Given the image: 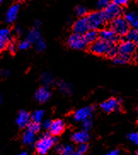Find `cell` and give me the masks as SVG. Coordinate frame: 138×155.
Masks as SVG:
<instances>
[{
  "instance_id": "obj_1",
  "label": "cell",
  "mask_w": 138,
  "mask_h": 155,
  "mask_svg": "<svg viewBox=\"0 0 138 155\" xmlns=\"http://www.w3.org/2000/svg\"><path fill=\"white\" fill-rule=\"evenodd\" d=\"M55 141H56V138L53 137V136H51V134L43 135L35 144V148L37 153L40 155H45L52 147V146H54Z\"/></svg>"
},
{
  "instance_id": "obj_2",
  "label": "cell",
  "mask_w": 138,
  "mask_h": 155,
  "mask_svg": "<svg viewBox=\"0 0 138 155\" xmlns=\"http://www.w3.org/2000/svg\"><path fill=\"white\" fill-rule=\"evenodd\" d=\"M110 29H112L117 35L124 36L130 30V26L123 16H118L111 21Z\"/></svg>"
},
{
  "instance_id": "obj_3",
  "label": "cell",
  "mask_w": 138,
  "mask_h": 155,
  "mask_svg": "<svg viewBox=\"0 0 138 155\" xmlns=\"http://www.w3.org/2000/svg\"><path fill=\"white\" fill-rule=\"evenodd\" d=\"M90 30H97L103 26L105 20L103 18L101 11H93L85 16Z\"/></svg>"
},
{
  "instance_id": "obj_4",
  "label": "cell",
  "mask_w": 138,
  "mask_h": 155,
  "mask_svg": "<svg viewBox=\"0 0 138 155\" xmlns=\"http://www.w3.org/2000/svg\"><path fill=\"white\" fill-rule=\"evenodd\" d=\"M113 45H114V44H110L106 41H103L101 39H97L96 41L90 44V50L91 53L95 54V55H108Z\"/></svg>"
},
{
  "instance_id": "obj_5",
  "label": "cell",
  "mask_w": 138,
  "mask_h": 155,
  "mask_svg": "<svg viewBox=\"0 0 138 155\" xmlns=\"http://www.w3.org/2000/svg\"><path fill=\"white\" fill-rule=\"evenodd\" d=\"M101 12L105 21H111L112 20L120 16L121 15V12H122V9L120 6L116 5L113 3H110L109 5H107L105 8H103V10Z\"/></svg>"
},
{
  "instance_id": "obj_6",
  "label": "cell",
  "mask_w": 138,
  "mask_h": 155,
  "mask_svg": "<svg viewBox=\"0 0 138 155\" xmlns=\"http://www.w3.org/2000/svg\"><path fill=\"white\" fill-rule=\"evenodd\" d=\"M67 44L72 49L74 50H83L87 45V44L84 39L83 35H79L76 33H73L69 36Z\"/></svg>"
},
{
  "instance_id": "obj_7",
  "label": "cell",
  "mask_w": 138,
  "mask_h": 155,
  "mask_svg": "<svg viewBox=\"0 0 138 155\" xmlns=\"http://www.w3.org/2000/svg\"><path fill=\"white\" fill-rule=\"evenodd\" d=\"M94 113V107L88 106L82 108H79L74 114V119L75 121L78 122H83L86 119L91 118L92 114Z\"/></svg>"
},
{
  "instance_id": "obj_8",
  "label": "cell",
  "mask_w": 138,
  "mask_h": 155,
  "mask_svg": "<svg viewBox=\"0 0 138 155\" xmlns=\"http://www.w3.org/2000/svg\"><path fill=\"white\" fill-rule=\"evenodd\" d=\"M136 51V44L131 41L124 40L118 46V54L130 57Z\"/></svg>"
},
{
  "instance_id": "obj_9",
  "label": "cell",
  "mask_w": 138,
  "mask_h": 155,
  "mask_svg": "<svg viewBox=\"0 0 138 155\" xmlns=\"http://www.w3.org/2000/svg\"><path fill=\"white\" fill-rule=\"evenodd\" d=\"M101 108L104 112H107V113H112L113 111H118L120 110V103L119 100H117L116 98H109L107 100L104 101L103 102H101Z\"/></svg>"
},
{
  "instance_id": "obj_10",
  "label": "cell",
  "mask_w": 138,
  "mask_h": 155,
  "mask_svg": "<svg viewBox=\"0 0 138 155\" xmlns=\"http://www.w3.org/2000/svg\"><path fill=\"white\" fill-rule=\"evenodd\" d=\"M88 30L90 29H89V26H88L85 16L79 17L73 25V31H74V33H76V34L84 35Z\"/></svg>"
},
{
  "instance_id": "obj_11",
  "label": "cell",
  "mask_w": 138,
  "mask_h": 155,
  "mask_svg": "<svg viewBox=\"0 0 138 155\" xmlns=\"http://www.w3.org/2000/svg\"><path fill=\"white\" fill-rule=\"evenodd\" d=\"M98 38L99 39H101L103 41H106L110 44H114L118 40V35L115 33L110 28H104L101 29L98 32Z\"/></svg>"
},
{
  "instance_id": "obj_12",
  "label": "cell",
  "mask_w": 138,
  "mask_h": 155,
  "mask_svg": "<svg viewBox=\"0 0 138 155\" xmlns=\"http://www.w3.org/2000/svg\"><path fill=\"white\" fill-rule=\"evenodd\" d=\"M50 130V134L53 137L59 136L64 131L65 124L61 119H55L51 121V125L48 129Z\"/></svg>"
},
{
  "instance_id": "obj_13",
  "label": "cell",
  "mask_w": 138,
  "mask_h": 155,
  "mask_svg": "<svg viewBox=\"0 0 138 155\" xmlns=\"http://www.w3.org/2000/svg\"><path fill=\"white\" fill-rule=\"evenodd\" d=\"M30 121H31V116L27 111L21 110L19 112L18 115L16 117V124H18L19 127L24 128L28 126Z\"/></svg>"
},
{
  "instance_id": "obj_14",
  "label": "cell",
  "mask_w": 138,
  "mask_h": 155,
  "mask_svg": "<svg viewBox=\"0 0 138 155\" xmlns=\"http://www.w3.org/2000/svg\"><path fill=\"white\" fill-rule=\"evenodd\" d=\"M50 97H51V92L46 87H41L35 92V99L40 103H44L47 101Z\"/></svg>"
},
{
  "instance_id": "obj_15",
  "label": "cell",
  "mask_w": 138,
  "mask_h": 155,
  "mask_svg": "<svg viewBox=\"0 0 138 155\" xmlns=\"http://www.w3.org/2000/svg\"><path fill=\"white\" fill-rule=\"evenodd\" d=\"M19 9H20V5L15 4L13 5L7 11L6 15H5V21L7 22L12 23L15 21V19L17 18V15L19 13Z\"/></svg>"
},
{
  "instance_id": "obj_16",
  "label": "cell",
  "mask_w": 138,
  "mask_h": 155,
  "mask_svg": "<svg viewBox=\"0 0 138 155\" xmlns=\"http://www.w3.org/2000/svg\"><path fill=\"white\" fill-rule=\"evenodd\" d=\"M39 25H40L39 22L36 21L35 25H34V28H32V30L28 33L27 40L30 44H34L38 38H41V36H40V32H39Z\"/></svg>"
},
{
  "instance_id": "obj_17",
  "label": "cell",
  "mask_w": 138,
  "mask_h": 155,
  "mask_svg": "<svg viewBox=\"0 0 138 155\" xmlns=\"http://www.w3.org/2000/svg\"><path fill=\"white\" fill-rule=\"evenodd\" d=\"M90 134L88 131L85 130H80V131H77L75 132L72 136V139L74 142L80 144V143H87V141L90 140Z\"/></svg>"
},
{
  "instance_id": "obj_18",
  "label": "cell",
  "mask_w": 138,
  "mask_h": 155,
  "mask_svg": "<svg viewBox=\"0 0 138 155\" xmlns=\"http://www.w3.org/2000/svg\"><path fill=\"white\" fill-rule=\"evenodd\" d=\"M124 19L128 22L129 26H131L135 29H137L138 27V16L136 12H127L124 15Z\"/></svg>"
},
{
  "instance_id": "obj_19",
  "label": "cell",
  "mask_w": 138,
  "mask_h": 155,
  "mask_svg": "<svg viewBox=\"0 0 138 155\" xmlns=\"http://www.w3.org/2000/svg\"><path fill=\"white\" fill-rule=\"evenodd\" d=\"M83 38L86 44H91L98 38V32L97 30H88L83 35Z\"/></svg>"
},
{
  "instance_id": "obj_20",
  "label": "cell",
  "mask_w": 138,
  "mask_h": 155,
  "mask_svg": "<svg viewBox=\"0 0 138 155\" xmlns=\"http://www.w3.org/2000/svg\"><path fill=\"white\" fill-rule=\"evenodd\" d=\"M23 143L27 144V145H30L32 144L33 141H35V133L31 131L30 130H26L25 132L23 133L22 136Z\"/></svg>"
},
{
  "instance_id": "obj_21",
  "label": "cell",
  "mask_w": 138,
  "mask_h": 155,
  "mask_svg": "<svg viewBox=\"0 0 138 155\" xmlns=\"http://www.w3.org/2000/svg\"><path fill=\"white\" fill-rule=\"evenodd\" d=\"M125 38V40H128V41H131L136 44L138 42V32L137 29H132V30H129L127 33L124 35Z\"/></svg>"
},
{
  "instance_id": "obj_22",
  "label": "cell",
  "mask_w": 138,
  "mask_h": 155,
  "mask_svg": "<svg viewBox=\"0 0 138 155\" xmlns=\"http://www.w3.org/2000/svg\"><path fill=\"white\" fill-rule=\"evenodd\" d=\"M11 32L9 28H0V41L3 43H7L10 39Z\"/></svg>"
},
{
  "instance_id": "obj_23",
  "label": "cell",
  "mask_w": 138,
  "mask_h": 155,
  "mask_svg": "<svg viewBox=\"0 0 138 155\" xmlns=\"http://www.w3.org/2000/svg\"><path fill=\"white\" fill-rule=\"evenodd\" d=\"M56 150L58 151V153H60L62 155H69L74 152V148L72 145L68 144V145H65V146L57 147Z\"/></svg>"
},
{
  "instance_id": "obj_24",
  "label": "cell",
  "mask_w": 138,
  "mask_h": 155,
  "mask_svg": "<svg viewBox=\"0 0 138 155\" xmlns=\"http://www.w3.org/2000/svg\"><path fill=\"white\" fill-rule=\"evenodd\" d=\"M44 110H36V111H34L32 114L31 119H32V121H34V122H37V123L40 124V122L43 120V118H44Z\"/></svg>"
},
{
  "instance_id": "obj_25",
  "label": "cell",
  "mask_w": 138,
  "mask_h": 155,
  "mask_svg": "<svg viewBox=\"0 0 138 155\" xmlns=\"http://www.w3.org/2000/svg\"><path fill=\"white\" fill-rule=\"evenodd\" d=\"M58 85H59V88L61 92H63L64 94L69 95L73 92V88L68 83H66L65 81H60L58 83Z\"/></svg>"
},
{
  "instance_id": "obj_26",
  "label": "cell",
  "mask_w": 138,
  "mask_h": 155,
  "mask_svg": "<svg viewBox=\"0 0 138 155\" xmlns=\"http://www.w3.org/2000/svg\"><path fill=\"white\" fill-rule=\"evenodd\" d=\"M41 79L44 83V84H45L46 87L51 86V84L54 83V78L52 77V75L50 73H44L42 75Z\"/></svg>"
},
{
  "instance_id": "obj_27",
  "label": "cell",
  "mask_w": 138,
  "mask_h": 155,
  "mask_svg": "<svg viewBox=\"0 0 138 155\" xmlns=\"http://www.w3.org/2000/svg\"><path fill=\"white\" fill-rule=\"evenodd\" d=\"M130 57H128V56H125V55H122L118 54L116 55L114 57H113V61L114 62L115 64H125L127 63L130 61Z\"/></svg>"
},
{
  "instance_id": "obj_28",
  "label": "cell",
  "mask_w": 138,
  "mask_h": 155,
  "mask_svg": "<svg viewBox=\"0 0 138 155\" xmlns=\"http://www.w3.org/2000/svg\"><path fill=\"white\" fill-rule=\"evenodd\" d=\"M33 45H34V46H35V48H36V50H37L38 51H43V50H45L46 44L45 42H44V40L42 38H38L37 41L35 42Z\"/></svg>"
},
{
  "instance_id": "obj_29",
  "label": "cell",
  "mask_w": 138,
  "mask_h": 155,
  "mask_svg": "<svg viewBox=\"0 0 138 155\" xmlns=\"http://www.w3.org/2000/svg\"><path fill=\"white\" fill-rule=\"evenodd\" d=\"M28 129L36 134L40 130V124L37 123V122H34V121H32V122L30 121V123L28 124Z\"/></svg>"
},
{
  "instance_id": "obj_30",
  "label": "cell",
  "mask_w": 138,
  "mask_h": 155,
  "mask_svg": "<svg viewBox=\"0 0 138 155\" xmlns=\"http://www.w3.org/2000/svg\"><path fill=\"white\" fill-rule=\"evenodd\" d=\"M75 13L79 17H83V16H85L87 14V9L82 5H78L75 8Z\"/></svg>"
},
{
  "instance_id": "obj_31",
  "label": "cell",
  "mask_w": 138,
  "mask_h": 155,
  "mask_svg": "<svg viewBox=\"0 0 138 155\" xmlns=\"http://www.w3.org/2000/svg\"><path fill=\"white\" fill-rule=\"evenodd\" d=\"M88 148H89V146H88L87 143H80V144H78L77 152L79 153L80 154H83V153L87 152Z\"/></svg>"
},
{
  "instance_id": "obj_32",
  "label": "cell",
  "mask_w": 138,
  "mask_h": 155,
  "mask_svg": "<svg viewBox=\"0 0 138 155\" xmlns=\"http://www.w3.org/2000/svg\"><path fill=\"white\" fill-rule=\"evenodd\" d=\"M112 1L113 0H97V7L99 9H103V8L106 7L107 5H109L110 3H112Z\"/></svg>"
},
{
  "instance_id": "obj_33",
  "label": "cell",
  "mask_w": 138,
  "mask_h": 155,
  "mask_svg": "<svg viewBox=\"0 0 138 155\" xmlns=\"http://www.w3.org/2000/svg\"><path fill=\"white\" fill-rule=\"evenodd\" d=\"M128 139H129L130 141H131L132 143L136 144V145H137V143H138V134L136 132L130 133L129 135H128Z\"/></svg>"
},
{
  "instance_id": "obj_34",
  "label": "cell",
  "mask_w": 138,
  "mask_h": 155,
  "mask_svg": "<svg viewBox=\"0 0 138 155\" xmlns=\"http://www.w3.org/2000/svg\"><path fill=\"white\" fill-rule=\"evenodd\" d=\"M92 127V121L91 119H86V120H84L83 121V129L84 130H85V131H88L89 130H90Z\"/></svg>"
},
{
  "instance_id": "obj_35",
  "label": "cell",
  "mask_w": 138,
  "mask_h": 155,
  "mask_svg": "<svg viewBox=\"0 0 138 155\" xmlns=\"http://www.w3.org/2000/svg\"><path fill=\"white\" fill-rule=\"evenodd\" d=\"M29 46H30V43L26 39V40H22L19 43L18 48L20 50H27L29 48Z\"/></svg>"
},
{
  "instance_id": "obj_36",
  "label": "cell",
  "mask_w": 138,
  "mask_h": 155,
  "mask_svg": "<svg viewBox=\"0 0 138 155\" xmlns=\"http://www.w3.org/2000/svg\"><path fill=\"white\" fill-rule=\"evenodd\" d=\"M128 2H129V0H113V3L116 5H118V6H120V7L127 5Z\"/></svg>"
},
{
  "instance_id": "obj_37",
  "label": "cell",
  "mask_w": 138,
  "mask_h": 155,
  "mask_svg": "<svg viewBox=\"0 0 138 155\" xmlns=\"http://www.w3.org/2000/svg\"><path fill=\"white\" fill-rule=\"evenodd\" d=\"M16 45H15L14 43H10V44H9V46H8V49H9V50L10 51V52H15V50H16Z\"/></svg>"
},
{
  "instance_id": "obj_38",
  "label": "cell",
  "mask_w": 138,
  "mask_h": 155,
  "mask_svg": "<svg viewBox=\"0 0 138 155\" xmlns=\"http://www.w3.org/2000/svg\"><path fill=\"white\" fill-rule=\"evenodd\" d=\"M51 120H50V119L45 120V121L44 122V127L45 128V129H49L50 125H51Z\"/></svg>"
},
{
  "instance_id": "obj_39",
  "label": "cell",
  "mask_w": 138,
  "mask_h": 155,
  "mask_svg": "<svg viewBox=\"0 0 138 155\" xmlns=\"http://www.w3.org/2000/svg\"><path fill=\"white\" fill-rule=\"evenodd\" d=\"M1 73H2V75H3L4 77H9V74H10L8 70H2Z\"/></svg>"
},
{
  "instance_id": "obj_40",
  "label": "cell",
  "mask_w": 138,
  "mask_h": 155,
  "mask_svg": "<svg viewBox=\"0 0 138 155\" xmlns=\"http://www.w3.org/2000/svg\"><path fill=\"white\" fill-rule=\"evenodd\" d=\"M106 155H119V151L118 150H112L109 153H107Z\"/></svg>"
},
{
  "instance_id": "obj_41",
  "label": "cell",
  "mask_w": 138,
  "mask_h": 155,
  "mask_svg": "<svg viewBox=\"0 0 138 155\" xmlns=\"http://www.w3.org/2000/svg\"><path fill=\"white\" fill-rule=\"evenodd\" d=\"M15 32L17 33V34H21V27H19V26H17V27H15Z\"/></svg>"
},
{
  "instance_id": "obj_42",
  "label": "cell",
  "mask_w": 138,
  "mask_h": 155,
  "mask_svg": "<svg viewBox=\"0 0 138 155\" xmlns=\"http://www.w3.org/2000/svg\"><path fill=\"white\" fill-rule=\"evenodd\" d=\"M5 48V43H3V42L0 41V52H2Z\"/></svg>"
},
{
  "instance_id": "obj_43",
  "label": "cell",
  "mask_w": 138,
  "mask_h": 155,
  "mask_svg": "<svg viewBox=\"0 0 138 155\" xmlns=\"http://www.w3.org/2000/svg\"><path fill=\"white\" fill-rule=\"evenodd\" d=\"M69 155H82V154H80V153H78V152H73V153H71V154H69Z\"/></svg>"
},
{
  "instance_id": "obj_44",
  "label": "cell",
  "mask_w": 138,
  "mask_h": 155,
  "mask_svg": "<svg viewBox=\"0 0 138 155\" xmlns=\"http://www.w3.org/2000/svg\"><path fill=\"white\" fill-rule=\"evenodd\" d=\"M18 155H27V153H26V152H22V153H19Z\"/></svg>"
},
{
  "instance_id": "obj_45",
  "label": "cell",
  "mask_w": 138,
  "mask_h": 155,
  "mask_svg": "<svg viewBox=\"0 0 138 155\" xmlns=\"http://www.w3.org/2000/svg\"><path fill=\"white\" fill-rule=\"evenodd\" d=\"M2 103V98H1V96H0V104Z\"/></svg>"
},
{
  "instance_id": "obj_46",
  "label": "cell",
  "mask_w": 138,
  "mask_h": 155,
  "mask_svg": "<svg viewBox=\"0 0 138 155\" xmlns=\"http://www.w3.org/2000/svg\"><path fill=\"white\" fill-rule=\"evenodd\" d=\"M2 2H3V0H0V5L2 4Z\"/></svg>"
}]
</instances>
